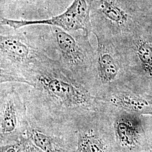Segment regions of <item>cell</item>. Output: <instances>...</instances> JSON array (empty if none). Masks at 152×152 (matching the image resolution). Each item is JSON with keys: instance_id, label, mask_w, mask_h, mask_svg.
Segmentation results:
<instances>
[{"instance_id": "cell-1", "label": "cell", "mask_w": 152, "mask_h": 152, "mask_svg": "<svg viewBox=\"0 0 152 152\" xmlns=\"http://www.w3.org/2000/svg\"><path fill=\"white\" fill-rule=\"evenodd\" d=\"M41 37L14 30L0 35L1 83L15 82L31 85L53 59Z\"/></svg>"}, {"instance_id": "cell-2", "label": "cell", "mask_w": 152, "mask_h": 152, "mask_svg": "<svg viewBox=\"0 0 152 152\" xmlns=\"http://www.w3.org/2000/svg\"><path fill=\"white\" fill-rule=\"evenodd\" d=\"M39 97L53 108L88 111L96 108L97 99L88 88L66 73L58 59H53L31 85Z\"/></svg>"}, {"instance_id": "cell-3", "label": "cell", "mask_w": 152, "mask_h": 152, "mask_svg": "<svg viewBox=\"0 0 152 152\" xmlns=\"http://www.w3.org/2000/svg\"><path fill=\"white\" fill-rule=\"evenodd\" d=\"M49 28L61 67L88 88L93 80L96 60V50L91 44L89 35L83 32L66 31L54 26Z\"/></svg>"}, {"instance_id": "cell-4", "label": "cell", "mask_w": 152, "mask_h": 152, "mask_svg": "<svg viewBox=\"0 0 152 152\" xmlns=\"http://www.w3.org/2000/svg\"><path fill=\"white\" fill-rule=\"evenodd\" d=\"M93 0H73L64 12L57 16L42 20H14L1 16V26L16 30L28 26L44 25L60 28L68 32L82 31L90 35L92 32L91 10Z\"/></svg>"}, {"instance_id": "cell-5", "label": "cell", "mask_w": 152, "mask_h": 152, "mask_svg": "<svg viewBox=\"0 0 152 152\" xmlns=\"http://www.w3.org/2000/svg\"><path fill=\"white\" fill-rule=\"evenodd\" d=\"M98 47L92 82L110 85L117 81L124 71L120 50L115 42L96 36Z\"/></svg>"}, {"instance_id": "cell-6", "label": "cell", "mask_w": 152, "mask_h": 152, "mask_svg": "<svg viewBox=\"0 0 152 152\" xmlns=\"http://www.w3.org/2000/svg\"><path fill=\"white\" fill-rule=\"evenodd\" d=\"M25 105L14 91L1 95V134L8 136L16 132L20 127Z\"/></svg>"}, {"instance_id": "cell-7", "label": "cell", "mask_w": 152, "mask_h": 152, "mask_svg": "<svg viewBox=\"0 0 152 152\" xmlns=\"http://www.w3.org/2000/svg\"><path fill=\"white\" fill-rule=\"evenodd\" d=\"M109 103L127 112L152 115V100L132 92L114 91L107 98Z\"/></svg>"}, {"instance_id": "cell-8", "label": "cell", "mask_w": 152, "mask_h": 152, "mask_svg": "<svg viewBox=\"0 0 152 152\" xmlns=\"http://www.w3.org/2000/svg\"><path fill=\"white\" fill-rule=\"evenodd\" d=\"M115 129L121 144L127 148H134L139 143L142 128L141 122L136 117L124 114L115 122Z\"/></svg>"}, {"instance_id": "cell-9", "label": "cell", "mask_w": 152, "mask_h": 152, "mask_svg": "<svg viewBox=\"0 0 152 152\" xmlns=\"http://www.w3.org/2000/svg\"><path fill=\"white\" fill-rule=\"evenodd\" d=\"M77 152H106V146L97 134L86 131L79 134Z\"/></svg>"}, {"instance_id": "cell-10", "label": "cell", "mask_w": 152, "mask_h": 152, "mask_svg": "<svg viewBox=\"0 0 152 152\" xmlns=\"http://www.w3.org/2000/svg\"><path fill=\"white\" fill-rule=\"evenodd\" d=\"M28 138L44 152H63V149L54 139L37 129L28 131Z\"/></svg>"}, {"instance_id": "cell-11", "label": "cell", "mask_w": 152, "mask_h": 152, "mask_svg": "<svg viewBox=\"0 0 152 152\" xmlns=\"http://www.w3.org/2000/svg\"><path fill=\"white\" fill-rule=\"evenodd\" d=\"M136 54L140 61L144 71L148 76L152 77V46L144 39L137 41L135 44Z\"/></svg>"}, {"instance_id": "cell-12", "label": "cell", "mask_w": 152, "mask_h": 152, "mask_svg": "<svg viewBox=\"0 0 152 152\" xmlns=\"http://www.w3.org/2000/svg\"><path fill=\"white\" fill-rule=\"evenodd\" d=\"M18 144L19 152H44L34 145L29 138H23Z\"/></svg>"}, {"instance_id": "cell-13", "label": "cell", "mask_w": 152, "mask_h": 152, "mask_svg": "<svg viewBox=\"0 0 152 152\" xmlns=\"http://www.w3.org/2000/svg\"><path fill=\"white\" fill-rule=\"evenodd\" d=\"M1 152H19V144L18 142L1 147Z\"/></svg>"}]
</instances>
